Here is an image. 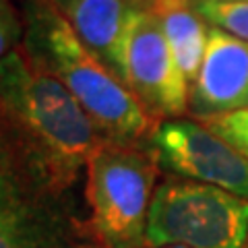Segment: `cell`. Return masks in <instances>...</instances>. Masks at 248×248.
I'll return each mask as SVG.
<instances>
[{"mask_svg":"<svg viewBox=\"0 0 248 248\" xmlns=\"http://www.w3.org/2000/svg\"><path fill=\"white\" fill-rule=\"evenodd\" d=\"M195 118L248 108V44L211 27L199 75L188 89Z\"/></svg>","mask_w":248,"mask_h":248,"instance_id":"52a82bcc","label":"cell"},{"mask_svg":"<svg viewBox=\"0 0 248 248\" xmlns=\"http://www.w3.org/2000/svg\"><path fill=\"white\" fill-rule=\"evenodd\" d=\"M104 141L79 102L29 52L0 58V149L23 182L60 195Z\"/></svg>","mask_w":248,"mask_h":248,"instance_id":"6da1fadb","label":"cell"},{"mask_svg":"<svg viewBox=\"0 0 248 248\" xmlns=\"http://www.w3.org/2000/svg\"><path fill=\"white\" fill-rule=\"evenodd\" d=\"M23 184L0 149V248H64L58 221L42 211Z\"/></svg>","mask_w":248,"mask_h":248,"instance_id":"9c48e42d","label":"cell"},{"mask_svg":"<svg viewBox=\"0 0 248 248\" xmlns=\"http://www.w3.org/2000/svg\"><path fill=\"white\" fill-rule=\"evenodd\" d=\"M213 2H248V0H213Z\"/></svg>","mask_w":248,"mask_h":248,"instance_id":"9a60e30c","label":"cell"},{"mask_svg":"<svg viewBox=\"0 0 248 248\" xmlns=\"http://www.w3.org/2000/svg\"><path fill=\"white\" fill-rule=\"evenodd\" d=\"M197 11L211 27L248 44V2H213L197 0Z\"/></svg>","mask_w":248,"mask_h":248,"instance_id":"8fae6325","label":"cell"},{"mask_svg":"<svg viewBox=\"0 0 248 248\" xmlns=\"http://www.w3.org/2000/svg\"><path fill=\"white\" fill-rule=\"evenodd\" d=\"M27 52L64 85L106 139L118 143L151 139L157 118L44 0L31 6Z\"/></svg>","mask_w":248,"mask_h":248,"instance_id":"7a4b0ae2","label":"cell"},{"mask_svg":"<svg viewBox=\"0 0 248 248\" xmlns=\"http://www.w3.org/2000/svg\"><path fill=\"white\" fill-rule=\"evenodd\" d=\"M147 9L157 17L190 89L199 75L211 29L199 15L197 0H149Z\"/></svg>","mask_w":248,"mask_h":248,"instance_id":"30bf717a","label":"cell"},{"mask_svg":"<svg viewBox=\"0 0 248 248\" xmlns=\"http://www.w3.org/2000/svg\"><path fill=\"white\" fill-rule=\"evenodd\" d=\"M149 141L159 166L170 172L248 201V157L199 120L166 118Z\"/></svg>","mask_w":248,"mask_h":248,"instance_id":"5b68a950","label":"cell"},{"mask_svg":"<svg viewBox=\"0 0 248 248\" xmlns=\"http://www.w3.org/2000/svg\"><path fill=\"white\" fill-rule=\"evenodd\" d=\"M0 6H2V0H0Z\"/></svg>","mask_w":248,"mask_h":248,"instance_id":"ac0fdd59","label":"cell"},{"mask_svg":"<svg viewBox=\"0 0 248 248\" xmlns=\"http://www.w3.org/2000/svg\"><path fill=\"white\" fill-rule=\"evenodd\" d=\"M130 2H135V4H139V6H143V9H147V6H149V0H130Z\"/></svg>","mask_w":248,"mask_h":248,"instance_id":"5bb4252c","label":"cell"},{"mask_svg":"<svg viewBox=\"0 0 248 248\" xmlns=\"http://www.w3.org/2000/svg\"><path fill=\"white\" fill-rule=\"evenodd\" d=\"M2 9H4V6H0V23L6 19V11H2Z\"/></svg>","mask_w":248,"mask_h":248,"instance_id":"2e32d148","label":"cell"},{"mask_svg":"<svg viewBox=\"0 0 248 248\" xmlns=\"http://www.w3.org/2000/svg\"><path fill=\"white\" fill-rule=\"evenodd\" d=\"M248 201L197 180H166L155 188L145 246L244 248Z\"/></svg>","mask_w":248,"mask_h":248,"instance_id":"277c9868","label":"cell"},{"mask_svg":"<svg viewBox=\"0 0 248 248\" xmlns=\"http://www.w3.org/2000/svg\"><path fill=\"white\" fill-rule=\"evenodd\" d=\"M122 81L155 118H180L188 110V83L149 9H139L128 29Z\"/></svg>","mask_w":248,"mask_h":248,"instance_id":"8992f818","label":"cell"},{"mask_svg":"<svg viewBox=\"0 0 248 248\" xmlns=\"http://www.w3.org/2000/svg\"><path fill=\"white\" fill-rule=\"evenodd\" d=\"M159 248H184V246H159Z\"/></svg>","mask_w":248,"mask_h":248,"instance_id":"e0dca14e","label":"cell"},{"mask_svg":"<svg viewBox=\"0 0 248 248\" xmlns=\"http://www.w3.org/2000/svg\"><path fill=\"white\" fill-rule=\"evenodd\" d=\"M159 161L137 143L106 141L87 161L91 228L104 248H141Z\"/></svg>","mask_w":248,"mask_h":248,"instance_id":"3957f363","label":"cell"},{"mask_svg":"<svg viewBox=\"0 0 248 248\" xmlns=\"http://www.w3.org/2000/svg\"><path fill=\"white\" fill-rule=\"evenodd\" d=\"M56 11L79 40L122 79V58L128 29L139 9L130 0H44Z\"/></svg>","mask_w":248,"mask_h":248,"instance_id":"ba28073f","label":"cell"},{"mask_svg":"<svg viewBox=\"0 0 248 248\" xmlns=\"http://www.w3.org/2000/svg\"><path fill=\"white\" fill-rule=\"evenodd\" d=\"M9 33H11V25L9 19H4L0 23V58L6 54V46H9Z\"/></svg>","mask_w":248,"mask_h":248,"instance_id":"4fadbf2b","label":"cell"},{"mask_svg":"<svg viewBox=\"0 0 248 248\" xmlns=\"http://www.w3.org/2000/svg\"><path fill=\"white\" fill-rule=\"evenodd\" d=\"M197 120L248 157V108L246 110L207 116V118H197Z\"/></svg>","mask_w":248,"mask_h":248,"instance_id":"7c38bea8","label":"cell"}]
</instances>
